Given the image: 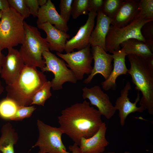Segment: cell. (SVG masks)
Instances as JSON below:
<instances>
[{"instance_id": "obj_39", "label": "cell", "mask_w": 153, "mask_h": 153, "mask_svg": "<svg viewBox=\"0 0 153 153\" xmlns=\"http://www.w3.org/2000/svg\"><path fill=\"white\" fill-rule=\"evenodd\" d=\"M2 13H3V11L0 10V20L1 18Z\"/></svg>"}, {"instance_id": "obj_41", "label": "cell", "mask_w": 153, "mask_h": 153, "mask_svg": "<svg viewBox=\"0 0 153 153\" xmlns=\"http://www.w3.org/2000/svg\"><path fill=\"white\" fill-rule=\"evenodd\" d=\"M37 153H42L41 152H40L39 151Z\"/></svg>"}, {"instance_id": "obj_7", "label": "cell", "mask_w": 153, "mask_h": 153, "mask_svg": "<svg viewBox=\"0 0 153 153\" xmlns=\"http://www.w3.org/2000/svg\"><path fill=\"white\" fill-rule=\"evenodd\" d=\"M42 56L45 66L41 69V71L51 72L54 74V77L50 81L53 90H61L63 84L67 82L76 83L77 79L72 71L68 68L64 60L50 51H43Z\"/></svg>"}, {"instance_id": "obj_20", "label": "cell", "mask_w": 153, "mask_h": 153, "mask_svg": "<svg viewBox=\"0 0 153 153\" xmlns=\"http://www.w3.org/2000/svg\"><path fill=\"white\" fill-rule=\"evenodd\" d=\"M97 16L96 25L91 34L89 44L91 46H99L106 52V39L111 27L112 19L105 14L101 10L97 12Z\"/></svg>"}, {"instance_id": "obj_18", "label": "cell", "mask_w": 153, "mask_h": 153, "mask_svg": "<svg viewBox=\"0 0 153 153\" xmlns=\"http://www.w3.org/2000/svg\"><path fill=\"white\" fill-rule=\"evenodd\" d=\"M107 127L103 122L97 132L92 137L82 138L79 147L82 153H102L109 144L105 137Z\"/></svg>"}, {"instance_id": "obj_42", "label": "cell", "mask_w": 153, "mask_h": 153, "mask_svg": "<svg viewBox=\"0 0 153 153\" xmlns=\"http://www.w3.org/2000/svg\"><path fill=\"white\" fill-rule=\"evenodd\" d=\"M0 153H1V152H0Z\"/></svg>"}, {"instance_id": "obj_4", "label": "cell", "mask_w": 153, "mask_h": 153, "mask_svg": "<svg viewBox=\"0 0 153 153\" xmlns=\"http://www.w3.org/2000/svg\"><path fill=\"white\" fill-rule=\"evenodd\" d=\"M25 37L19 51L26 65L39 67L45 66L42 58L43 52L49 51L48 43L43 38L37 28L28 24L24 21Z\"/></svg>"}, {"instance_id": "obj_31", "label": "cell", "mask_w": 153, "mask_h": 153, "mask_svg": "<svg viewBox=\"0 0 153 153\" xmlns=\"http://www.w3.org/2000/svg\"><path fill=\"white\" fill-rule=\"evenodd\" d=\"M73 0H61L59 5L60 15L67 23L71 15L72 5Z\"/></svg>"}, {"instance_id": "obj_22", "label": "cell", "mask_w": 153, "mask_h": 153, "mask_svg": "<svg viewBox=\"0 0 153 153\" xmlns=\"http://www.w3.org/2000/svg\"><path fill=\"white\" fill-rule=\"evenodd\" d=\"M0 137V151L1 153H14V146L18 139L17 133L11 124L8 123L3 125Z\"/></svg>"}, {"instance_id": "obj_9", "label": "cell", "mask_w": 153, "mask_h": 153, "mask_svg": "<svg viewBox=\"0 0 153 153\" xmlns=\"http://www.w3.org/2000/svg\"><path fill=\"white\" fill-rule=\"evenodd\" d=\"M89 44L83 49L76 52L63 54L57 52V55L67 63L78 80H82L84 74H90L93 67L91 63L93 59Z\"/></svg>"}, {"instance_id": "obj_43", "label": "cell", "mask_w": 153, "mask_h": 153, "mask_svg": "<svg viewBox=\"0 0 153 153\" xmlns=\"http://www.w3.org/2000/svg\"></svg>"}, {"instance_id": "obj_8", "label": "cell", "mask_w": 153, "mask_h": 153, "mask_svg": "<svg viewBox=\"0 0 153 153\" xmlns=\"http://www.w3.org/2000/svg\"><path fill=\"white\" fill-rule=\"evenodd\" d=\"M39 131L37 141L33 146H38L42 153H71L67 152L61 139L63 132L59 128L53 127L37 120Z\"/></svg>"}, {"instance_id": "obj_19", "label": "cell", "mask_w": 153, "mask_h": 153, "mask_svg": "<svg viewBox=\"0 0 153 153\" xmlns=\"http://www.w3.org/2000/svg\"><path fill=\"white\" fill-rule=\"evenodd\" d=\"M37 17V25L48 22L66 33L68 31L67 23L58 14L54 4L50 0H48L45 5L40 8Z\"/></svg>"}, {"instance_id": "obj_33", "label": "cell", "mask_w": 153, "mask_h": 153, "mask_svg": "<svg viewBox=\"0 0 153 153\" xmlns=\"http://www.w3.org/2000/svg\"><path fill=\"white\" fill-rule=\"evenodd\" d=\"M104 0H89V11L97 12L102 9Z\"/></svg>"}, {"instance_id": "obj_2", "label": "cell", "mask_w": 153, "mask_h": 153, "mask_svg": "<svg viewBox=\"0 0 153 153\" xmlns=\"http://www.w3.org/2000/svg\"><path fill=\"white\" fill-rule=\"evenodd\" d=\"M47 81L46 75L36 67L25 65L16 81L6 86V98L18 106H31L35 94Z\"/></svg>"}, {"instance_id": "obj_15", "label": "cell", "mask_w": 153, "mask_h": 153, "mask_svg": "<svg viewBox=\"0 0 153 153\" xmlns=\"http://www.w3.org/2000/svg\"><path fill=\"white\" fill-rule=\"evenodd\" d=\"M114 62L113 69L109 77L101 83L103 89L106 91L116 89V81L120 75H127L128 71L125 63V57L127 56L123 48L111 53Z\"/></svg>"}, {"instance_id": "obj_35", "label": "cell", "mask_w": 153, "mask_h": 153, "mask_svg": "<svg viewBox=\"0 0 153 153\" xmlns=\"http://www.w3.org/2000/svg\"><path fill=\"white\" fill-rule=\"evenodd\" d=\"M10 7L7 0H0V10L3 11L8 9Z\"/></svg>"}, {"instance_id": "obj_25", "label": "cell", "mask_w": 153, "mask_h": 153, "mask_svg": "<svg viewBox=\"0 0 153 153\" xmlns=\"http://www.w3.org/2000/svg\"><path fill=\"white\" fill-rule=\"evenodd\" d=\"M136 18L153 20V0H141Z\"/></svg>"}, {"instance_id": "obj_30", "label": "cell", "mask_w": 153, "mask_h": 153, "mask_svg": "<svg viewBox=\"0 0 153 153\" xmlns=\"http://www.w3.org/2000/svg\"><path fill=\"white\" fill-rule=\"evenodd\" d=\"M36 108L34 106H18L16 112L10 120H20L30 117Z\"/></svg>"}, {"instance_id": "obj_14", "label": "cell", "mask_w": 153, "mask_h": 153, "mask_svg": "<svg viewBox=\"0 0 153 153\" xmlns=\"http://www.w3.org/2000/svg\"><path fill=\"white\" fill-rule=\"evenodd\" d=\"M131 89L130 82H127L125 86L121 90L120 95L116 99L114 106L116 110L119 111L120 123L122 126L124 125L126 119L129 114L136 112L141 113L145 110L141 106H137V103L140 99L139 92L138 91L137 97L134 103L130 101L128 93Z\"/></svg>"}, {"instance_id": "obj_21", "label": "cell", "mask_w": 153, "mask_h": 153, "mask_svg": "<svg viewBox=\"0 0 153 153\" xmlns=\"http://www.w3.org/2000/svg\"><path fill=\"white\" fill-rule=\"evenodd\" d=\"M128 55H135L144 59L153 56V51L143 42L132 39L122 42L120 45Z\"/></svg>"}, {"instance_id": "obj_23", "label": "cell", "mask_w": 153, "mask_h": 153, "mask_svg": "<svg viewBox=\"0 0 153 153\" xmlns=\"http://www.w3.org/2000/svg\"><path fill=\"white\" fill-rule=\"evenodd\" d=\"M18 106L12 101L5 98L0 101V117L10 120L16 112Z\"/></svg>"}, {"instance_id": "obj_11", "label": "cell", "mask_w": 153, "mask_h": 153, "mask_svg": "<svg viewBox=\"0 0 153 153\" xmlns=\"http://www.w3.org/2000/svg\"><path fill=\"white\" fill-rule=\"evenodd\" d=\"M8 49L0 74L7 85H10L16 81L25 65L19 51L13 48Z\"/></svg>"}, {"instance_id": "obj_29", "label": "cell", "mask_w": 153, "mask_h": 153, "mask_svg": "<svg viewBox=\"0 0 153 153\" xmlns=\"http://www.w3.org/2000/svg\"><path fill=\"white\" fill-rule=\"evenodd\" d=\"M141 32L145 43L153 51V21L145 24L141 28Z\"/></svg>"}, {"instance_id": "obj_37", "label": "cell", "mask_w": 153, "mask_h": 153, "mask_svg": "<svg viewBox=\"0 0 153 153\" xmlns=\"http://www.w3.org/2000/svg\"><path fill=\"white\" fill-rule=\"evenodd\" d=\"M38 1L39 5L41 7L45 5L47 1V0H38Z\"/></svg>"}, {"instance_id": "obj_24", "label": "cell", "mask_w": 153, "mask_h": 153, "mask_svg": "<svg viewBox=\"0 0 153 153\" xmlns=\"http://www.w3.org/2000/svg\"><path fill=\"white\" fill-rule=\"evenodd\" d=\"M50 81H48L35 94L31 105L34 104L44 106L46 100L52 96Z\"/></svg>"}, {"instance_id": "obj_34", "label": "cell", "mask_w": 153, "mask_h": 153, "mask_svg": "<svg viewBox=\"0 0 153 153\" xmlns=\"http://www.w3.org/2000/svg\"><path fill=\"white\" fill-rule=\"evenodd\" d=\"M69 150L71 151V153H82L78 145L74 143L73 145L69 146Z\"/></svg>"}, {"instance_id": "obj_16", "label": "cell", "mask_w": 153, "mask_h": 153, "mask_svg": "<svg viewBox=\"0 0 153 153\" xmlns=\"http://www.w3.org/2000/svg\"><path fill=\"white\" fill-rule=\"evenodd\" d=\"M38 28L44 30L46 34L45 38L49 50L61 53L65 50L67 39L70 35L47 22L37 25Z\"/></svg>"}, {"instance_id": "obj_12", "label": "cell", "mask_w": 153, "mask_h": 153, "mask_svg": "<svg viewBox=\"0 0 153 153\" xmlns=\"http://www.w3.org/2000/svg\"><path fill=\"white\" fill-rule=\"evenodd\" d=\"M92 53L94 65L91 74L84 81V84L90 83L94 77L99 74L105 80L109 77L113 69L112 63V55L108 54L103 48L98 46H92Z\"/></svg>"}, {"instance_id": "obj_13", "label": "cell", "mask_w": 153, "mask_h": 153, "mask_svg": "<svg viewBox=\"0 0 153 153\" xmlns=\"http://www.w3.org/2000/svg\"><path fill=\"white\" fill-rule=\"evenodd\" d=\"M97 12H90L85 24L79 28L76 34L71 39L66 41L65 50L66 53L73 52L74 50H80L89 44V40L93 30L95 19Z\"/></svg>"}, {"instance_id": "obj_26", "label": "cell", "mask_w": 153, "mask_h": 153, "mask_svg": "<svg viewBox=\"0 0 153 153\" xmlns=\"http://www.w3.org/2000/svg\"><path fill=\"white\" fill-rule=\"evenodd\" d=\"M89 0H73L72 5L71 15L75 19L83 14H88Z\"/></svg>"}, {"instance_id": "obj_10", "label": "cell", "mask_w": 153, "mask_h": 153, "mask_svg": "<svg viewBox=\"0 0 153 153\" xmlns=\"http://www.w3.org/2000/svg\"><path fill=\"white\" fill-rule=\"evenodd\" d=\"M83 99H88L90 105L96 107L102 115L109 119L114 114L116 110L108 95L102 90L100 87L95 85L90 88L85 87L82 89Z\"/></svg>"}, {"instance_id": "obj_1", "label": "cell", "mask_w": 153, "mask_h": 153, "mask_svg": "<svg viewBox=\"0 0 153 153\" xmlns=\"http://www.w3.org/2000/svg\"><path fill=\"white\" fill-rule=\"evenodd\" d=\"M101 116L85 100L61 111L58 117L59 128L79 146L82 138H90L98 131L103 122Z\"/></svg>"}, {"instance_id": "obj_32", "label": "cell", "mask_w": 153, "mask_h": 153, "mask_svg": "<svg viewBox=\"0 0 153 153\" xmlns=\"http://www.w3.org/2000/svg\"><path fill=\"white\" fill-rule=\"evenodd\" d=\"M30 14L34 17L37 16L40 7L38 0H24Z\"/></svg>"}, {"instance_id": "obj_28", "label": "cell", "mask_w": 153, "mask_h": 153, "mask_svg": "<svg viewBox=\"0 0 153 153\" xmlns=\"http://www.w3.org/2000/svg\"><path fill=\"white\" fill-rule=\"evenodd\" d=\"M10 7L15 10L24 19L29 17V10L25 4L24 0H8Z\"/></svg>"}, {"instance_id": "obj_38", "label": "cell", "mask_w": 153, "mask_h": 153, "mask_svg": "<svg viewBox=\"0 0 153 153\" xmlns=\"http://www.w3.org/2000/svg\"><path fill=\"white\" fill-rule=\"evenodd\" d=\"M4 88L0 80V96L3 92Z\"/></svg>"}, {"instance_id": "obj_3", "label": "cell", "mask_w": 153, "mask_h": 153, "mask_svg": "<svg viewBox=\"0 0 153 153\" xmlns=\"http://www.w3.org/2000/svg\"><path fill=\"white\" fill-rule=\"evenodd\" d=\"M130 64L129 74L135 89L141 92L140 106L153 115V56L144 59L135 55L127 56Z\"/></svg>"}, {"instance_id": "obj_17", "label": "cell", "mask_w": 153, "mask_h": 153, "mask_svg": "<svg viewBox=\"0 0 153 153\" xmlns=\"http://www.w3.org/2000/svg\"><path fill=\"white\" fill-rule=\"evenodd\" d=\"M140 0H124L111 23L112 27L120 28L126 26L136 18Z\"/></svg>"}, {"instance_id": "obj_40", "label": "cell", "mask_w": 153, "mask_h": 153, "mask_svg": "<svg viewBox=\"0 0 153 153\" xmlns=\"http://www.w3.org/2000/svg\"><path fill=\"white\" fill-rule=\"evenodd\" d=\"M107 153H115L114 152H107ZM122 153H130L129 152H126Z\"/></svg>"}, {"instance_id": "obj_27", "label": "cell", "mask_w": 153, "mask_h": 153, "mask_svg": "<svg viewBox=\"0 0 153 153\" xmlns=\"http://www.w3.org/2000/svg\"><path fill=\"white\" fill-rule=\"evenodd\" d=\"M123 0H104L101 10L106 16L111 19L114 16Z\"/></svg>"}, {"instance_id": "obj_36", "label": "cell", "mask_w": 153, "mask_h": 153, "mask_svg": "<svg viewBox=\"0 0 153 153\" xmlns=\"http://www.w3.org/2000/svg\"><path fill=\"white\" fill-rule=\"evenodd\" d=\"M5 56L1 53L0 52V74L1 73L2 65Z\"/></svg>"}, {"instance_id": "obj_5", "label": "cell", "mask_w": 153, "mask_h": 153, "mask_svg": "<svg viewBox=\"0 0 153 153\" xmlns=\"http://www.w3.org/2000/svg\"><path fill=\"white\" fill-rule=\"evenodd\" d=\"M24 19L11 8L3 11L0 20V52L23 43L25 37Z\"/></svg>"}, {"instance_id": "obj_6", "label": "cell", "mask_w": 153, "mask_h": 153, "mask_svg": "<svg viewBox=\"0 0 153 153\" xmlns=\"http://www.w3.org/2000/svg\"><path fill=\"white\" fill-rule=\"evenodd\" d=\"M152 21L153 20L136 18L126 26L120 28L110 27L106 39V52L111 53L120 50V44L130 39H137L145 43L141 29L145 24Z\"/></svg>"}]
</instances>
